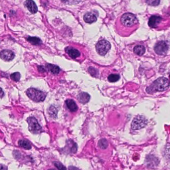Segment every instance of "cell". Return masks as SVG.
Listing matches in <instances>:
<instances>
[{
    "instance_id": "603a6c76",
    "label": "cell",
    "mask_w": 170,
    "mask_h": 170,
    "mask_svg": "<svg viewBox=\"0 0 170 170\" xmlns=\"http://www.w3.org/2000/svg\"><path fill=\"white\" fill-rule=\"evenodd\" d=\"M146 3L152 6H158L160 0H145Z\"/></svg>"
},
{
    "instance_id": "7402d4cb",
    "label": "cell",
    "mask_w": 170,
    "mask_h": 170,
    "mask_svg": "<svg viewBox=\"0 0 170 170\" xmlns=\"http://www.w3.org/2000/svg\"><path fill=\"white\" fill-rule=\"evenodd\" d=\"M88 71H89L91 75L93 76V77H97L99 75V71L95 68L93 67H90L88 69Z\"/></svg>"
},
{
    "instance_id": "7c38bea8",
    "label": "cell",
    "mask_w": 170,
    "mask_h": 170,
    "mask_svg": "<svg viewBox=\"0 0 170 170\" xmlns=\"http://www.w3.org/2000/svg\"><path fill=\"white\" fill-rule=\"evenodd\" d=\"M84 21L87 23H92L96 22L97 18L92 12H87L84 16Z\"/></svg>"
},
{
    "instance_id": "8992f818",
    "label": "cell",
    "mask_w": 170,
    "mask_h": 170,
    "mask_svg": "<svg viewBox=\"0 0 170 170\" xmlns=\"http://www.w3.org/2000/svg\"><path fill=\"white\" fill-rule=\"evenodd\" d=\"M29 124V130L34 134L39 133L42 131V127L37 120L34 117H29L27 119Z\"/></svg>"
},
{
    "instance_id": "f546056e",
    "label": "cell",
    "mask_w": 170,
    "mask_h": 170,
    "mask_svg": "<svg viewBox=\"0 0 170 170\" xmlns=\"http://www.w3.org/2000/svg\"><path fill=\"white\" fill-rule=\"evenodd\" d=\"M4 95V93L3 92V90L1 88H0V97H2Z\"/></svg>"
},
{
    "instance_id": "484cf974",
    "label": "cell",
    "mask_w": 170,
    "mask_h": 170,
    "mask_svg": "<svg viewBox=\"0 0 170 170\" xmlns=\"http://www.w3.org/2000/svg\"><path fill=\"white\" fill-rule=\"evenodd\" d=\"M62 2L68 5H75L79 3L81 0H61Z\"/></svg>"
},
{
    "instance_id": "7a4b0ae2",
    "label": "cell",
    "mask_w": 170,
    "mask_h": 170,
    "mask_svg": "<svg viewBox=\"0 0 170 170\" xmlns=\"http://www.w3.org/2000/svg\"><path fill=\"white\" fill-rule=\"evenodd\" d=\"M26 95L32 100L36 102L44 101L46 96L44 92L34 88L29 89L26 91Z\"/></svg>"
},
{
    "instance_id": "277c9868",
    "label": "cell",
    "mask_w": 170,
    "mask_h": 170,
    "mask_svg": "<svg viewBox=\"0 0 170 170\" xmlns=\"http://www.w3.org/2000/svg\"><path fill=\"white\" fill-rule=\"evenodd\" d=\"M110 43L106 40H101L97 43L96 46L97 51L100 55L104 56L110 49Z\"/></svg>"
},
{
    "instance_id": "30bf717a",
    "label": "cell",
    "mask_w": 170,
    "mask_h": 170,
    "mask_svg": "<svg viewBox=\"0 0 170 170\" xmlns=\"http://www.w3.org/2000/svg\"><path fill=\"white\" fill-rule=\"evenodd\" d=\"M24 4L25 6L28 8L29 11L32 14H35L38 11L36 5L32 0H26Z\"/></svg>"
},
{
    "instance_id": "4fadbf2b",
    "label": "cell",
    "mask_w": 170,
    "mask_h": 170,
    "mask_svg": "<svg viewBox=\"0 0 170 170\" xmlns=\"http://www.w3.org/2000/svg\"><path fill=\"white\" fill-rule=\"evenodd\" d=\"M77 99L80 103L86 104L89 101L90 96L87 93H81L78 95Z\"/></svg>"
},
{
    "instance_id": "6da1fadb",
    "label": "cell",
    "mask_w": 170,
    "mask_h": 170,
    "mask_svg": "<svg viewBox=\"0 0 170 170\" xmlns=\"http://www.w3.org/2000/svg\"><path fill=\"white\" fill-rule=\"evenodd\" d=\"M170 86L169 80L164 77H161L154 81L151 87L155 92H163L167 90L170 87Z\"/></svg>"
},
{
    "instance_id": "e0dca14e",
    "label": "cell",
    "mask_w": 170,
    "mask_h": 170,
    "mask_svg": "<svg viewBox=\"0 0 170 170\" xmlns=\"http://www.w3.org/2000/svg\"><path fill=\"white\" fill-rule=\"evenodd\" d=\"M67 144L68 148L71 149L70 152L72 153H75L77 151V144L72 140H69L67 142Z\"/></svg>"
},
{
    "instance_id": "8fae6325",
    "label": "cell",
    "mask_w": 170,
    "mask_h": 170,
    "mask_svg": "<svg viewBox=\"0 0 170 170\" xmlns=\"http://www.w3.org/2000/svg\"><path fill=\"white\" fill-rule=\"evenodd\" d=\"M65 51L67 53L70 57L74 58V59L79 57L80 56V53L78 50L76 49L75 48H72L70 47H68L66 48Z\"/></svg>"
},
{
    "instance_id": "f1b7e54d",
    "label": "cell",
    "mask_w": 170,
    "mask_h": 170,
    "mask_svg": "<svg viewBox=\"0 0 170 170\" xmlns=\"http://www.w3.org/2000/svg\"><path fill=\"white\" fill-rule=\"evenodd\" d=\"M69 170H80L79 169H78L77 168L75 167H73V166H70L69 167Z\"/></svg>"
},
{
    "instance_id": "5bb4252c",
    "label": "cell",
    "mask_w": 170,
    "mask_h": 170,
    "mask_svg": "<svg viewBox=\"0 0 170 170\" xmlns=\"http://www.w3.org/2000/svg\"><path fill=\"white\" fill-rule=\"evenodd\" d=\"M66 104L69 110L71 112H75L78 110V106L72 100H67L66 101Z\"/></svg>"
},
{
    "instance_id": "9c48e42d",
    "label": "cell",
    "mask_w": 170,
    "mask_h": 170,
    "mask_svg": "<svg viewBox=\"0 0 170 170\" xmlns=\"http://www.w3.org/2000/svg\"><path fill=\"white\" fill-rule=\"evenodd\" d=\"M162 18L157 15H152L150 18L148 25L150 27L152 28H155L157 27L159 23L162 21Z\"/></svg>"
},
{
    "instance_id": "ac0fdd59",
    "label": "cell",
    "mask_w": 170,
    "mask_h": 170,
    "mask_svg": "<svg viewBox=\"0 0 170 170\" xmlns=\"http://www.w3.org/2000/svg\"><path fill=\"white\" fill-rule=\"evenodd\" d=\"M19 145L21 147H22L25 149L29 150L32 148V145L27 140H20L19 141Z\"/></svg>"
},
{
    "instance_id": "52a82bcc",
    "label": "cell",
    "mask_w": 170,
    "mask_h": 170,
    "mask_svg": "<svg viewBox=\"0 0 170 170\" xmlns=\"http://www.w3.org/2000/svg\"><path fill=\"white\" fill-rule=\"evenodd\" d=\"M168 48L169 47L165 41H160L157 43L155 45L154 50L158 55H164L167 52Z\"/></svg>"
},
{
    "instance_id": "83f0119b",
    "label": "cell",
    "mask_w": 170,
    "mask_h": 170,
    "mask_svg": "<svg viewBox=\"0 0 170 170\" xmlns=\"http://www.w3.org/2000/svg\"><path fill=\"white\" fill-rule=\"evenodd\" d=\"M0 170H8V168L6 166L0 164Z\"/></svg>"
},
{
    "instance_id": "4316f807",
    "label": "cell",
    "mask_w": 170,
    "mask_h": 170,
    "mask_svg": "<svg viewBox=\"0 0 170 170\" xmlns=\"http://www.w3.org/2000/svg\"><path fill=\"white\" fill-rule=\"evenodd\" d=\"M38 68H39V71L40 72H44L46 71V68L43 66H39Z\"/></svg>"
},
{
    "instance_id": "9a60e30c",
    "label": "cell",
    "mask_w": 170,
    "mask_h": 170,
    "mask_svg": "<svg viewBox=\"0 0 170 170\" xmlns=\"http://www.w3.org/2000/svg\"><path fill=\"white\" fill-rule=\"evenodd\" d=\"M133 51L137 55H139V56H142L145 52V48L144 47V46L138 45V46H135L134 47Z\"/></svg>"
},
{
    "instance_id": "d4e9b609",
    "label": "cell",
    "mask_w": 170,
    "mask_h": 170,
    "mask_svg": "<svg viewBox=\"0 0 170 170\" xmlns=\"http://www.w3.org/2000/svg\"><path fill=\"white\" fill-rule=\"evenodd\" d=\"M54 165L59 170H67L66 168L62 163L59 162H54Z\"/></svg>"
},
{
    "instance_id": "cb8c5ba5",
    "label": "cell",
    "mask_w": 170,
    "mask_h": 170,
    "mask_svg": "<svg viewBox=\"0 0 170 170\" xmlns=\"http://www.w3.org/2000/svg\"><path fill=\"white\" fill-rule=\"evenodd\" d=\"M11 78L12 80L18 82L21 78V74L19 72L13 73L11 75Z\"/></svg>"
},
{
    "instance_id": "ffe728a7",
    "label": "cell",
    "mask_w": 170,
    "mask_h": 170,
    "mask_svg": "<svg viewBox=\"0 0 170 170\" xmlns=\"http://www.w3.org/2000/svg\"><path fill=\"white\" fill-rule=\"evenodd\" d=\"M98 145L102 149H106L108 147V143L106 139H101L98 142Z\"/></svg>"
},
{
    "instance_id": "4dcf8cb0",
    "label": "cell",
    "mask_w": 170,
    "mask_h": 170,
    "mask_svg": "<svg viewBox=\"0 0 170 170\" xmlns=\"http://www.w3.org/2000/svg\"><path fill=\"white\" fill-rule=\"evenodd\" d=\"M54 170V169H49V170Z\"/></svg>"
},
{
    "instance_id": "ba28073f",
    "label": "cell",
    "mask_w": 170,
    "mask_h": 170,
    "mask_svg": "<svg viewBox=\"0 0 170 170\" xmlns=\"http://www.w3.org/2000/svg\"><path fill=\"white\" fill-rule=\"evenodd\" d=\"M0 57L4 60L10 61L14 59L15 54L10 50H3L0 52Z\"/></svg>"
},
{
    "instance_id": "44dd1931",
    "label": "cell",
    "mask_w": 170,
    "mask_h": 170,
    "mask_svg": "<svg viewBox=\"0 0 170 170\" xmlns=\"http://www.w3.org/2000/svg\"><path fill=\"white\" fill-rule=\"evenodd\" d=\"M120 76L118 74H111L108 77V80L110 82H115L119 80Z\"/></svg>"
},
{
    "instance_id": "5b68a950",
    "label": "cell",
    "mask_w": 170,
    "mask_h": 170,
    "mask_svg": "<svg viewBox=\"0 0 170 170\" xmlns=\"http://www.w3.org/2000/svg\"><path fill=\"white\" fill-rule=\"evenodd\" d=\"M147 124V119L142 115H138L133 119L131 124V128L133 130H139L145 127Z\"/></svg>"
},
{
    "instance_id": "3957f363",
    "label": "cell",
    "mask_w": 170,
    "mask_h": 170,
    "mask_svg": "<svg viewBox=\"0 0 170 170\" xmlns=\"http://www.w3.org/2000/svg\"><path fill=\"white\" fill-rule=\"evenodd\" d=\"M121 22L125 26L131 27L137 23V18L131 13H125L121 18Z\"/></svg>"
},
{
    "instance_id": "d6986e66",
    "label": "cell",
    "mask_w": 170,
    "mask_h": 170,
    "mask_svg": "<svg viewBox=\"0 0 170 170\" xmlns=\"http://www.w3.org/2000/svg\"><path fill=\"white\" fill-rule=\"evenodd\" d=\"M27 40L32 44H33L35 46H39V45H40L42 43L41 40L38 37H29L27 39Z\"/></svg>"
},
{
    "instance_id": "2e32d148",
    "label": "cell",
    "mask_w": 170,
    "mask_h": 170,
    "mask_svg": "<svg viewBox=\"0 0 170 170\" xmlns=\"http://www.w3.org/2000/svg\"><path fill=\"white\" fill-rule=\"evenodd\" d=\"M46 67V69L49 70L51 73L54 74H58L60 71L59 67L55 65L47 64Z\"/></svg>"
}]
</instances>
